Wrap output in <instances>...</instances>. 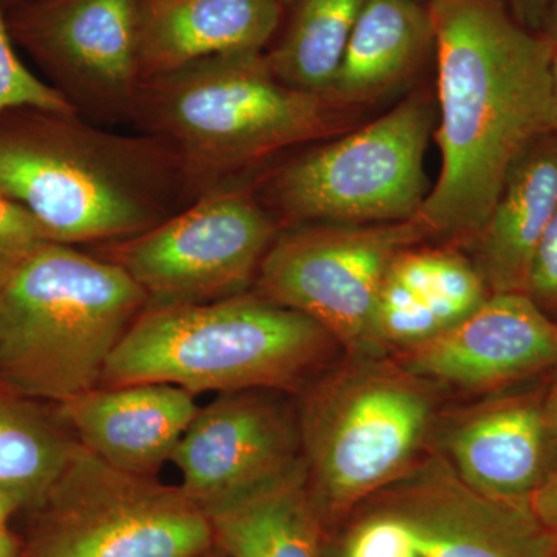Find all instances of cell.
<instances>
[{
    "label": "cell",
    "mask_w": 557,
    "mask_h": 557,
    "mask_svg": "<svg viewBox=\"0 0 557 557\" xmlns=\"http://www.w3.org/2000/svg\"><path fill=\"white\" fill-rule=\"evenodd\" d=\"M442 166L416 215L426 236L472 240L527 150L553 134L556 46L502 0H432Z\"/></svg>",
    "instance_id": "6da1fadb"
},
{
    "label": "cell",
    "mask_w": 557,
    "mask_h": 557,
    "mask_svg": "<svg viewBox=\"0 0 557 557\" xmlns=\"http://www.w3.org/2000/svg\"><path fill=\"white\" fill-rule=\"evenodd\" d=\"M160 148L90 129L75 113L11 109L0 115V193L57 244L138 236L166 211L172 163Z\"/></svg>",
    "instance_id": "7a4b0ae2"
},
{
    "label": "cell",
    "mask_w": 557,
    "mask_h": 557,
    "mask_svg": "<svg viewBox=\"0 0 557 557\" xmlns=\"http://www.w3.org/2000/svg\"><path fill=\"white\" fill-rule=\"evenodd\" d=\"M148 302L119 263L47 242L0 282V391L62 405L100 386Z\"/></svg>",
    "instance_id": "3957f363"
},
{
    "label": "cell",
    "mask_w": 557,
    "mask_h": 557,
    "mask_svg": "<svg viewBox=\"0 0 557 557\" xmlns=\"http://www.w3.org/2000/svg\"><path fill=\"white\" fill-rule=\"evenodd\" d=\"M336 346L313 319L263 296L148 306L113 350L101 386L287 391L318 372Z\"/></svg>",
    "instance_id": "277c9868"
},
{
    "label": "cell",
    "mask_w": 557,
    "mask_h": 557,
    "mask_svg": "<svg viewBox=\"0 0 557 557\" xmlns=\"http://www.w3.org/2000/svg\"><path fill=\"white\" fill-rule=\"evenodd\" d=\"M148 81L149 124L194 178L239 170L348 123L350 106L288 86L262 53L207 58Z\"/></svg>",
    "instance_id": "5b68a950"
},
{
    "label": "cell",
    "mask_w": 557,
    "mask_h": 557,
    "mask_svg": "<svg viewBox=\"0 0 557 557\" xmlns=\"http://www.w3.org/2000/svg\"><path fill=\"white\" fill-rule=\"evenodd\" d=\"M354 357L307 392L298 417L324 528L408 474L434 423L431 383L381 355Z\"/></svg>",
    "instance_id": "8992f818"
},
{
    "label": "cell",
    "mask_w": 557,
    "mask_h": 557,
    "mask_svg": "<svg viewBox=\"0 0 557 557\" xmlns=\"http://www.w3.org/2000/svg\"><path fill=\"white\" fill-rule=\"evenodd\" d=\"M33 512L24 557H208L214 531L180 486L110 467L83 445Z\"/></svg>",
    "instance_id": "52a82bcc"
},
{
    "label": "cell",
    "mask_w": 557,
    "mask_h": 557,
    "mask_svg": "<svg viewBox=\"0 0 557 557\" xmlns=\"http://www.w3.org/2000/svg\"><path fill=\"white\" fill-rule=\"evenodd\" d=\"M434 110L417 95L287 164L274 180L278 207L295 220L386 225L416 219L426 200L424 156Z\"/></svg>",
    "instance_id": "ba28073f"
},
{
    "label": "cell",
    "mask_w": 557,
    "mask_h": 557,
    "mask_svg": "<svg viewBox=\"0 0 557 557\" xmlns=\"http://www.w3.org/2000/svg\"><path fill=\"white\" fill-rule=\"evenodd\" d=\"M424 236L416 219L285 234L260 263V293L313 319L351 355H380L373 330L384 278L399 252Z\"/></svg>",
    "instance_id": "9c48e42d"
},
{
    "label": "cell",
    "mask_w": 557,
    "mask_h": 557,
    "mask_svg": "<svg viewBox=\"0 0 557 557\" xmlns=\"http://www.w3.org/2000/svg\"><path fill=\"white\" fill-rule=\"evenodd\" d=\"M274 242V225L251 197L208 196L115 251L148 306H185L240 295Z\"/></svg>",
    "instance_id": "30bf717a"
},
{
    "label": "cell",
    "mask_w": 557,
    "mask_h": 557,
    "mask_svg": "<svg viewBox=\"0 0 557 557\" xmlns=\"http://www.w3.org/2000/svg\"><path fill=\"white\" fill-rule=\"evenodd\" d=\"M373 497V509L405 525L420 557H552L557 548V533L531 504L479 493L443 454L424 457Z\"/></svg>",
    "instance_id": "8fae6325"
},
{
    "label": "cell",
    "mask_w": 557,
    "mask_h": 557,
    "mask_svg": "<svg viewBox=\"0 0 557 557\" xmlns=\"http://www.w3.org/2000/svg\"><path fill=\"white\" fill-rule=\"evenodd\" d=\"M273 391L220 394L197 410L171 461L199 507H222L284 478L302 461L299 420Z\"/></svg>",
    "instance_id": "7c38bea8"
},
{
    "label": "cell",
    "mask_w": 557,
    "mask_h": 557,
    "mask_svg": "<svg viewBox=\"0 0 557 557\" xmlns=\"http://www.w3.org/2000/svg\"><path fill=\"white\" fill-rule=\"evenodd\" d=\"M145 0H35L7 13L16 46L67 91L126 104L141 79Z\"/></svg>",
    "instance_id": "4fadbf2b"
},
{
    "label": "cell",
    "mask_w": 557,
    "mask_h": 557,
    "mask_svg": "<svg viewBox=\"0 0 557 557\" xmlns=\"http://www.w3.org/2000/svg\"><path fill=\"white\" fill-rule=\"evenodd\" d=\"M398 362L431 384L493 391L557 366V324L525 293H498Z\"/></svg>",
    "instance_id": "5bb4252c"
},
{
    "label": "cell",
    "mask_w": 557,
    "mask_h": 557,
    "mask_svg": "<svg viewBox=\"0 0 557 557\" xmlns=\"http://www.w3.org/2000/svg\"><path fill=\"white\" fill-rule=\"evenodd\" d=\"M544 399H496L454 421L445 457L460 479L485 496L530 504L557 456Z\"/></svg>",
    "instance_id": "9a60e30c"
},
{
    "label": "cell",
    "mask_w": 557,
    "mask_h": 557,
    "mask_svg": "<svg viewBox=\"0 0 557 557\" xmlns=\"http://www.w3.org/2000/svg\"><path fill=\"white\" fill-rule=\"evenodd\" d=\"M194 397L172 384L98 386L62 403L61 416L110 467L156 478L199 410Z\"/></svg>",
    "instance_id": "2e32d148"
},
{
    "label": "cell",
    "mask_w": 557,
    "mask_h": 557,
    "mask_svg": "<svg viewBox=\"0 0 557 557\" xmlns=\"http://www.w3.org/2000/svg\"><path fill=\"white\" fill-rule=\"evenodd\" d=\"M278 0H145L141 79L223 54L260 53L281 22Z\"/></svg>",
    "instance_id": "e0dca14e"
},
{
    "label": "cell",
    "mask_w": 557,
    "mask_h": 557,
    "mask_svg": "<svg viewBox=\"0 0 557 557\" xmlns=\"http://www.w3.org/2000/svg\"><path fill=\"white\" fill-rule=\"evenodd\" d=\"M485 282L471 260L446 249L408 248L388 269L376 306L375 347L417 346L478 310Z\"/></svg>",
    "instance_id": "ac0fdd59"
},
{
    "label": "cell",
    "mask_w": 557,
    "mask_h": 557,
    "mask_svg": "<svg viewBox=\"0 0 557 557\" xmlns=\"http://www.w3.org/2000/svg\"><path fill=\"white\" fill-rule=\"evenodd\" d=\"M556 211L557 135L527 150L508 175L485 225L471 240L472 263L490 295H527L539 242Z\"/></svg>",
    "instance_id": "d6986e66"
},
{
    "label": "cell",
    "mask_w": 557,
    "mask_h": 557,
    "mask_svg": "<svg viewBox=\"0 0 557 557\" xmlns=\"http://www.w3.org/2000/svg\"><path fill=\"white\" fill-rule=\"evenodd\" d=\"M226 557H324L325 528L304 460L271 485L207 512Z\"/></svg>",
    "instance_id": "ffe728a7"
},
{
    "label": "cell",
    "mask_w": 557,
    "mask_h": 557,
    "mask_svg": "<svg viewBox=\"0 0 557 557\" xmlns=\"http://www.w3.org/2000/svg\"><path fill=\"white\" fill-rule=\"evenodd\" d=\"M434 40L417 0H366L329 95L346 106L370 101L409 75Z\"/></svg>",
    "instance_id": "44dd1931"
},
{
    "label": "cell",
    "mask_w": 557,
    "mask_h": 557,
    "mask_svg": "<svg viewBox=\"0 0 557 557\" xmlns=\"http://www.w3.org/2000/svg\"><path fill=\"white\" fill-rule=\"evenodd\" d=\"M366 0H299L287 33L267 57L288 86L327 94Z\"/></svg>",
    "instance_id": "7402d4cb"
},
{
    "label": "cell",
    "mask_w": 557,
    "mask_h": 557,
    "mask_svg": "<svg viewBox=\"0 0 557 557\" xmlns=\"http://www.w3.org/2000/svg\"><path fill=\"white\" fill-rule=\"evenodd\" d=\"M78 446L25 398L0 391V487L20 494L28 509L60 478Z\"/></svg>",
    "instance_id": "603a6c76"
},
{
    "label": "cell",
    "mask_w": 557,
    "mask_h": 557,
    "mask_svg": "<svg viewBox=\"0 0 557 557\" xmlns=\"http://www.w3.org/2000/svg\"><path fill=\"white\" fill-rule=\"evenodd\" d=\"M20 108L75 113V106L62 91L36 76L21 60L0 0V115Z\"/></svg>",
    "instance_id": "cb8c5ba5"
},
{
    "label": "cell",
    "mask_w": 557,
    "mask_h": 557,
    "mask_svg": "<svg viewBox=\"0 0 557 557\" xmlns=\"http://www.w3.org/2000/svg\"><path fill=\"white\" fill-rule=\"evenodd\" d=\"M324 557H420L403 523L372 509L339 539L324 544Z\"/></svg>",
    "instance_id": "d4e9b609"
},
{
    "label": "cell",
    "mask_w": 557,
    "mask_h": 557,
    "mask_svg": "<svg viewBox=\"0 0 557 557\" xmlns=\"http://www.w3.org/2000/svg\"><path fill=\"white\" fill-rule=\"evenodd\" d=\"M51 242L30 212L0 193V282Z\"/></svg>",
    "instance_id": "484cf974"
},
{
    "label": "cell",
    "mask_w": 557,
    "mask_h": 557,
    "mask_svg": "<svg viewBox=\"0 0 557 557\" xmlns=\"http://www.w3.org/2000/svg\"><path fill=\"white\" fill-rule=\"evenodd\" d=\"M527 295L545 313H557V211L539 242L528 278Z\"/></svg>",
    "instance_id": "4316f807"
},
{
    "label": "cell",
    "mask_w": 557,
    "mask_h": 557,
    "mask_svg": "<svg viewBox=\"0 0 557 557\" xmlns=\"http://www.w3.org/2000/svg\"><path fill=\"white\" fill-rule=\"evenodd\" d=\"M530 504L537 519L557 533V456Z\"/></svg>",
    "instance_id": "83f0119b"
},
{
    "label": "cell",
    "mask_w": 557,
    "mask_h": 557,
    "mask_svg": "<svg viewBox=\"0 0 557 557\" xmlns=\"http://www.w3.org/2000/svg\"><path fill=\"white\" fill-rule=\"evenodd\" d=\"M22 509H28V502L20 494L0 487V523H9V520Z\"/></svg>",
    "instance_id": "f1b7e54d"
},
{
    "label": "cell",
    "mask_w": 557,
    "mask_h": 557,
    "mask_svg": "<svg viewBox=\"0 0 557 557\" xmlns=\"http://www.w3.org/2000/svg\"><path fill=\"white\" fill-rule=\"evenodd\" d=\"M24 537L0 523V557H24Z\"/></svg>",
    "instance_id": "f546056e"
},
{
    "label": "cell",
    "mask_w": 557,
    "mask_h": 557,
    "mask_svg": "<svg viewBox=\"0 0 557 557\" xmlns=\"http://www.w3.org/2000/svg\"><path fill=\"white\" fill-rule=\"evenodd\" d=\"M544 401L549 423H552L553 429L557 432V379L553 386L548 388L547 394H545Z\"/></svg>",
    "instance_id": "4dcf8cb0"
},
{
    "label": "cell",
    "mask_w": 557,
    "mask_h": 557,
    "mask_svg": "<svg viewBox=\"0 0 557 557\" xmlns=\"http://www.w3.org/2000/svg\"><path fill=\"white\" fill-rule=\"evenodd\" d=\"M553 134L557 135V47L552 62Z\"/></svg>",
    "instance_id": "1f68e13d"
},
{
    "label": "cell",
    "mask_w": 557,
    "mask_h": 557,
    "mask_svg": "<svg viewBox=\"0 0 557 557\" xmlns=\"http://www.w3.org/2000/svg\"><path fill=\"white\" fill-rule=\"evenodd\" d=\"M553 0H518L520 7H523V10H527L528 13L539 14L542 13V10L548 5Z\"/></svg>",
    "instance_id": "d6a6232c"
},
{
    "label": "cell",
    "mask_w": 557,
    "mask_h": 557,
    "mask_svg": "<svg viewBox=\"0 0 557 557\" xmlns=\"http://www.w3.org/2000/svg\"><path fill=\"white\" fill-rule=\"evenodd\" d=\"M547 38L557 47V0H555V5H553L552 16H549Z\"/></svg>",
    "instance_id": "836d02e7"
},
{
    "label": "cell",
    "mask_w": 557,
    "mask_h": 557,
    "mask_svg": "<svg viewBox=\"0 0 557 557\" xmlns=\"http://www.w3.org/2000/svg\"><path fill=\"white\" fill-rule=\"evenodd\" d=\"M35 2V0H2L3 7H5L7 13L9 11L17 9V7L25 5V3Z\"/></svg>",
    "instance_id": "e575fe53"
},
{
    "label": "cell",
    "mask_w": 557,
    "mask_h": 557,
    "mask_svg": "<svg viewBox=\"0 0 557 557\" xmlns=\"http://www.w3.org/2000/svg\"><path fill=\"white\" fill-rule=\"evenodd\" d=\"M278 2H281L282 5H288V3L299 2V0H278Z\"/></svg>",
    "instance_id": "d590c367"
},
{
    "label": "cell",
    "mask_w": 557,
    "mask_h": 557,
    "mask_svg": "<svg viewBox=\"0 0 557 557\" xmlns=\"http://www.w3.org/2000/svg\"><path fill=\"white\" fill-rule=\"evenodd\" d=\"M552 557H557V548H556L555 555H553Z\"/></svg>",
    "instance_id": "8d00e7d4"
},
{
    "label": "cell",
    "mask_w": 557,
    "mask_h": 557,
    "mask_svg": "<svg viewBox=\"0 0 557 557\" xmlns=\"http://www.w3.org/2000/svg\"><path fill=\"white\" fill-rule=\"evenodd\" d=\"M417 2H418V0H417Z\"/></svg>",
    "instance_id": "74e56055"
}]
</instances>
